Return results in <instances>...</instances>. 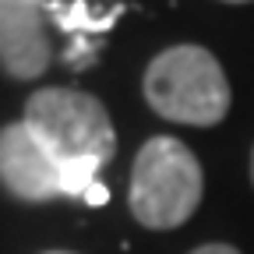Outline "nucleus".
<instances>
[{"label":"nucleus","mask_w":254,"mask_h":254,"mask_svg":"<svg viewBox=\"0 0 254 254\" xmlns=\"http://www.w3.org/2000/svg\"><path fill=\"white\" fill-rule=\"evenodd\" d=\"M0 67L18 81L50 67L46 0H0Z\"/></svg>","instance_id":"5"},{"label":"nucleus","mask_w":254,"mask_h":254,"mask_svg":"<svg viewBox=\"0 0 254 254\" xmlns=\"http://www.w3.org/2000/svg\"><path fill=\"white\" fill-rule=\"evenodd\" d=\"M190 254H240V251H237V247H230V244H205V247L190 251Z\"/></svg>","instance_id":"8"},{"label":"nucleus","mask_w":254,"mask_h":254,"mask_svg":"<svg viewBox=\"0 0 254 254\" xmlns=\"http://www.w3.org/2000/svg\"><path fill=\"white\" fill-rule=\"evenodd\" d=\"M251 184H254V152H251Z\"/></svg>","instance_id":"10"},{"label":"nucleus","mask_w":254,"mask_h":254,"mask_svg":"<svg viewBox=\"0 0 254 254\" xmlns=\"http://www.w3.org/2000/svg\"><path fill=\"white\" fill-rule=\"evenodd\" d=\"M106 198H110V190H106V184H99V180L85 190V201H88V205H103Z\"/></svg>","instance_id":"7"},{"label":"nucleus","mask_w":254,"mask_h":254,"mask_svg":"<svg viewBox=\"0 0 254 254\" xmlns=\"http://www.w3.org/2000/svg\"><path fill=\"white\" fill-rule=\"evenodd\" d=\"M50 254H71V251H50Z\"/></svg>","instance_id":"11"},{"label":"nucleus","mask_w":254,"mask_h":254,"mask_svg":"<svg viewBox=\"0 0 254 254\" xmlns=\"http://www.w3.org/2000/svg\"><path fill=\"white\" fill-rule=\"evenodd\" d=\"M145 99L148 106L173 124L215 127L230 113V81L222 64L194 43L163 50L145 71Z\"/></svg>","instance_id":"2"},{"label":"nucleus","mask_w":254,"mask_h":254,"mask_svg":"<svg viewBox=\"0 0 254 254\" xmlns=\"http://www.w3.org/2000/svg\"><path fill=\"white\" fill-rule=\"evenodd\" d=\"M0 184L21 201H53L64 194L57 159L36 141L25 124L0 127Z\"/></svg>","instance_id":"4"},{"label":"nucleus","mask_w":254,"mask_h":254,"mask_svg":"<svg viewBox=\"0 0 254 254\" xmlns=\"http://www.w3.org/2000/svg\"><path fill=\"white\" fill-rule=\"evenodd\" d=\"M46 14L71 36V46L64 53V60L71 64V67H88L95 60V36H103V32L117 21L120 7H110V11H95L88 0H46Z\"/></svg>","instance_id":"6"},{"label":"nucleus","mask_w":254,"mask_h":254,"mask_svg":"<svg viewBox=\"0 0 254 254\" xmlns=\"http://www.w3.org/2000/svg\"><path fill=\"white\" fill-rule=\"evenodd\" d=\"M205 173L198 155L184 141L159 134L148 138L131 166L127 205L145 230H177L198 212Z\"/></svg>","instance_id":"3"},{"label":"nucleus","mask_w":254,"mask_h":254,"mask_svg":"<svg viewBox=\"0 0 254 254\" xmlns=\"http://www.w3.org/2000/svg\"><path fill=\"white\" fill-rule=\"evenodd\" d=\"M222 4H251V0H222Z\"/></svg>","instance_id":"9"},{"label":"nucleus","mask_w":254,"mask_h":254,"mask_svg":"<svg viewBox=\"0 0 254 254\" xmlns=\"http://www.w3.org/2000/svg\"><path fill=\"white\" fill-rule=\"evenodd\" d=\"M21 124L57 159L67 198H85L99 170L117 155V131L106 106L81 88H39L28 95Z\"/></svg>","instance_id":"1"}]
</instances>
